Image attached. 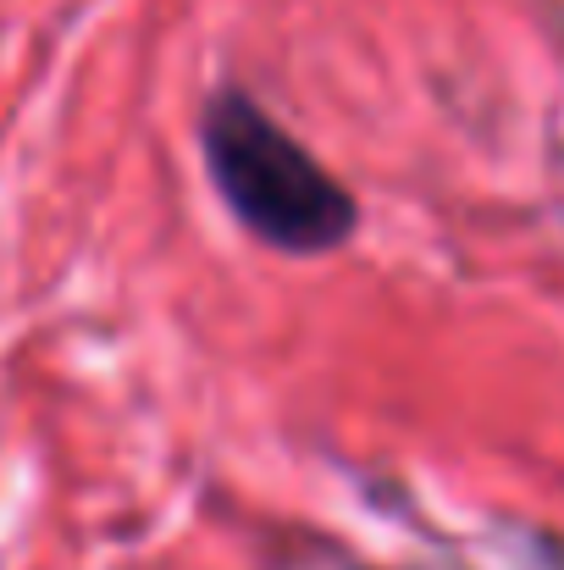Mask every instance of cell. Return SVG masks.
<instances>
[{"mask_svg":"<svg viewBox=\"0 0 564 570\" xmlns=\"http://www.w3.org/2000/svg\"><path fill=\"white\" fill-rule=\"evenodd\" d=\"M205 173L227 210L271 249L327 255L338 249L360 210L344 189L260 100L221 89L205 106Z\"/></svg>","mask_w":564,"mask_h":570,"instance_id":"obj_1","label":"cell"}]
</instances>
